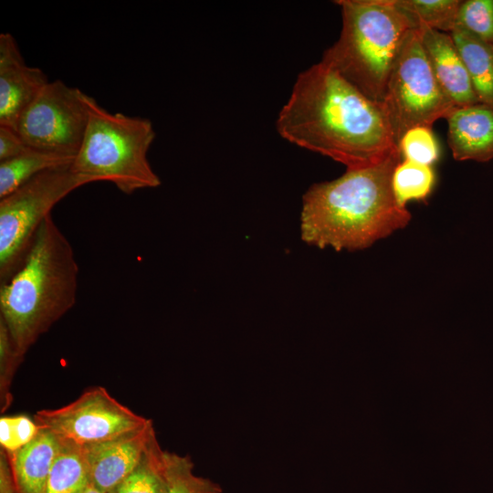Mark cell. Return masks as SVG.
Wrapping results in <instances>:
<instances>
[{
  "instance_id": "obj_21",
  "label": "cell",
  "mask_w": 493,
  "mask_h": 493,
  "mask_svg": "<svg viewBox=\"0 0 493 493\" xmlns=\"http://www.w3.org/2000/svg\"><path fill=\"white\" fill-rule=\"evenodd\" d=\"M167 488L165 493H221V487L209 478L194 473L188 456L166 451Z\"/></svg>"
},
{
  "instance_id": "obj_19",
  "label": "cell",
  "mask_w": 493,
  "mask_h": 493,
  "mask_svg": "<svg viewBox=\"0 0 493 493\" xmlns=\"http://www.w3.org/2000/svg\"><path fill=\"white\" fill-rule=\"evenodd\" d=\"M435 182L430 165L409 160L401 161L395 167L392 186L397 203L405 207L410 201H424L431 194Z\"/></svg>"
},
{
  "instance_id": "obj_1",
  "label": "cell",
  "mask_w": 493,
  "mask_h": 493,
  "mask_svg": "<svg viewBox=\"0 0 493 493\" xmlns=\"http://www.w3.org/2000/svg\"><path fill=\"white\" fill-rule=\"evenodd\" d=\"M276 127L288 142L347 169L376 165L399 150L383 104L321 61L299 73Z\"/></svg>"
},
{
  "instance_id": "obj_17",
  "label": "cell",
  "mask_w": 493,
  "mask_h": 493,
  "mask_svg": "<svg viewBox=\"0 0 493 493\" xmlns=\"http://www.w3.org/2000/svg\"><path fill=\"white\" fill-rule=\"evenodd\" d=\"M74 157L31 148L27 152L0 162V199L38 174L71 166Z\"/></svg>"
},
{
  "instance_id": "obj_11",
  "label": "cell",
  "mask_w": 493,
  "mask_h": 493,
  "mask_svg": "<svg viewBox=\"0 0 493 493\" xmlns=\"http://www.w3.org/2000/svg\"><path fill=\"white\" fill-rule=\"evenodd\" d=\"M49 82L39 68L28 66L16 38L0 34V125L16 130L25 110Z\"/></svg>"
},
{
  "instance_id": "obj_12",
  "label": "cell",
  "mask_w": 493,
  "mask_h": 493,
  "mask_svg": "<svg viewBox=\"0 0 493 493\" xmlns=\"http://www.w3.org/2000/svg\"><path fill=\"white\" fill-rule=\"evenodd\" d=\"M417 31L432 70L454 105L464 107L480 103L450 34L423 24L417 25Z\"/></svg>"
},
{
  "instance_id": "obj_16",
  "label": "cell",
  "mask_w": 493,
  "mask_h": 493,
  "mask_svg": "<svg viewBox=\"0 0 493 493\" xmlns=\"http://www.w3.org/2000/svg\"><path fill=\"white\" fill-rule=\"evenodd\" d=\"M59 439L43 493H83L92 485L83 446Z\"/></svg>"
},
{
  "instance_id": "obj_27",
  "label": "cell",
  "mask_w": 493,
  "mask_h": 493,
  "mask_svg": "<svg viewBox=\"0 0 493 493\" xmlns=\"http://www.w3.org/2000/svg\"><path fill=\"white\" fill-rule=\"evenodd\" d=\"M0 493H18L8 456L2 448L0 451Z\"/></svg>"
},
{
  "instance_id": "obj_24",
  "label": "cell",
  "mask_w": 493,
  "mask_h": 493,
  "mask_svg": "<svg viewBox=\"0 0 493 493\" xmlns=\"http://www.w3.org/2000/svg\"><path fill=\"white\" fill-rule=\"evenodd\" d=\"M24 355L16 348L8 329L0 318V408L5 412L12 404L11 384Z\"/></svg>"
},
{
  "instance_id": "obj_6",
  "label": "cell",
  "mask_w": 493,
  "mask_h": 493,
  "mask_svg": "<svg viewBox=\"0 0 493 493\" xmlns=\"http://www.w3.org/2000/svg\"><path fill=\"white\" fill-rule=\"evenodd\" d=\"M71 166L46 171L0 199V281L23 265L36 235L52 208L89 178Z\"/></svg>"
},
{
  "instance_id": "obj_22",
  "label": "cell",
  "mask_w": 493,
  "mask_h": 493,
  "mask_svg": "<svg viewBox=\"0 0 493 493\" xmlns=\"http://www.w3.org/2000/svg\"><path fill=\"white\" fill-rule=\"evenodd\" d=\"M456 25L493 47V0L461 1Z\"/></svg>"
},
{
  "instance_id": "obj_18",
  "label": "cell",
  "mask_w": 493,
  "mask_h": 493,
  "mask_svg": "<svg viewBox=\"0 0 493 493\" xmlns=\"http://www.w3.org/2000/svg\"><path fill=\"white\" fill-rule=\"evenodd\" d=\"M166 488V451L154 435L136 467L110 493H165Z\"/></svg>"
},
{
  "instance_id": "obj_2",
  "label": "cell",
  "mask_w": 493,
  "mask_h": 493,
  "mask_svg": "<svg viewBox=\"0 0 493 493\" xmlns=\"http://www.w3.org/2000/svg\"><path fill=\"white\" fill-rule=\"evenodd\" d=\"M401 157L398 150L376 165L347 169L311 185L302 199L301 239L320 248L355 251L404 227L411 214L397 203L392 186Z\"/></svg>"
},
{
  "instance_id": "obj_7",
  "label": "cell",
  "mask_w": 493,
  "mask_h": 493,
  "mask_svg": "<svg viewBox=\"0 0 493 493\" xmlns=\"http://www.w3.org/2000/svg\"><path fill=\"white\" fill-rule=\"evenodd\" d=\"M395 143L414 127L431 128L456 107L439 85L417 27L406 35L391 69L382 102Z\"/></svg>"
},
{
  "instance_id": "obj_4",
  "label": "cell",
  "mask_w": 493,
  "mask_h": 493,
  "mask_svg": "<svg viewBox=\"0 0 493 493\" xmlns=\"http://www.w3.org/2000/svg\"><path fill=\"white\" fill-rule=\"evenodd\" d=\"M342 27L321 62L370 100L382 103L391 69L417 23L394 0H340Z\"/></svg>"
},
{
  "instance_id": "obj_10",
  "label": "cell",
  "mask_w": 493,
  "mask_h": 493,
  "mask_svg": "<svg viewBox=\"0 0 493 493\" xmlns=\"http://www.w3.org/2000/svg\"><path fill=\"white\" fill-rule=\"evenodd\" d=\"M156 435L152 422L114 438L83 446L91 484L110 493L139 464Z\"/></svg>"
},
{
  "instance_id": "obj_13",
  "label": "cell",
  "mask_w": 493,
  "mask_h": 493,
  "mask_svg": "<svg viewBox=\"0 0 493 493\" xmlns=\"http://www.w3.org/2000/svg\"><path fill=\"white\" fill-rule=\"evenodd\" d=\"M447 142L457 161L479 163L493 159V109L477 103L455 107L446 118Z\"/></svg>"
},
{
  "instance_id": "obj_9",
  "label": "cell",
  "mask_w": 493,
  "mask_h": 493,
  "mask_svg": "<svg viewBox=\"0 0 493 493\" xmlns=\"http://www.w3.org/2000/svg\"><path fill=\"white\" fill-rule=\"evenodd\" d=\"M34 419L58 437L81 446L114 438L149 421L121 404L101 386L88 389L60 408L39 410Z\"/></svg>"
},
{
  "instance_id": "obj_5",
  "label": "cell",
  "mask_w": 493,
  "mask_h": 493,
  "mask_svg": "<svg viewBox=\"0 0 493 493\" xmlns=\"http://www.w3.org/2000/svg\"><path fill=\"white\" fill-rule=\"evenodd\" d=\"M86 104L87 129L71 170L92 182L114 184L127 194L160 186L147 158L156 135L152 121L110 112L88 94Z\"/></svg>"
},
{
  "instance_id": "obj_26",
  "label": "cell",
  "mask_w": 493,
  "mask_h": 493,
  "mask_svg": "<svg viewBox=\"0 0 493 493\" xmlns=\"http://www.w3.org/2000/svg\"><path fill=\"white\" fill-rule=\"evenodd\" d=\"M30 149L16 130L0 125V162L20 155Z\"/></svg>"
},
{
  "instance_id": "obj_23",
  "label": "cell",
  "mask_w": 493,
  "mask_h": 493,
  "mask_svg": "<svg viewBox=\"0 0 493 493\" xmlns=\"http://www.w3.org/2000/svg\"><path fill=\"white\" fill-rule=\"evenodd\" d=\"M401 155L421 164L432 166L440 154L438 142L428 127H414L407 131L398 144Z\"/></svg>"
},
{
  "instance_id": "obj_8",
  "label": "cell",
  "mask_w": 493,
  "mask_h": 493,
  "mask_svg": "<svg viewBox=\"0 0 493 493\" xmlns=\"http://www.w3.org/2000/svg\"><path fill=\"white\" fill-rule=\"evenodd\" d=\"M86 95L60 79L49 81L22 113L16 130L30 148L75 158L88 124Z\"/></svg>"
},
{
  "instance_id": "obj_14",
  "label": "cell",
  "mask_w": 493,
  "mask_h": 493,
  "mask_svg": "<svg viewBox=\"0 0 493 493\" xmlns=\"http://www.w3.org/2000/svg\"><path fill=\"white\" fill-rule=\"evenodd\" d=\"M59 444L57 435L41 427L30 443L6 453L18 493H43Z\"/></svg>"
},
{
  "instance_id": "obj_20",
  "label": "cell",
  "mask_w": 493,
  "mask_h": 493,
  "mask_svg": "<svg viewBox=\"0 0 493 493\" xmlns=\"http://www.w3.org/2000/svg\"><path fill=\"white\" fill-rule=\"evenodd\" d=\"M416 23L450 33L456 26L459 0H394Z\"/></svg>"
},
{
  "instance_id": "obj_15",
  "label": "cell",
  "mask_w": 493,
  "mask_h": 493,
  "mask_svg": "<svg viewBox=\"0 0 493 493\" xmlns=\"http://www.w3.org/2000/svg\"><path fill=\"white\" fill-rule=\"evenodd\" d=\"M449 34L479 102L493 109V47L459 25Z\"/></svg>"
},
{
  "instance_id": "obj_3",
  "label": "cell",
  "mask_w": 493,
  "mask_h": 493,
  "mask_svg": "<svg viewBox=\"0 0 493 493\" xmlns=\"http://www.w3.org/2000/svg\"><path fill=\"white\" fill-rule=\"evenodd\" d=\"M78 277L73 248L49 215L23 265L0 287V318L21 354L75 305Z\"/></svg>"
},
{
  "instance_id": "obj_28",
  "label": "cell",
  "mask_w": 493,
  "mask_h": 493,
  "mask_svg": "<svg viewBox=\"0 0 493 493\" xmlns=\"http://www.w3.org/2000/svg\"><path fill=\"white\" fill-rule=\"evenodd\" d=\"M83 493H102V492H100L93 485H91Z\"/></svg>"
},
{
  "instance_id": "obj_25",
  "label": "cell",
  "mask_w": 493,
  "mask_h": 493,
  "mask_svg": "<svg viewBox=\"0 0 493 493\" xmlns=\"http://www.w3.org/2000/svg\"><path fill=\"white\" fill-rule=\"evenodd\" d=\"M41 426L26 415H10L0 418V444L6 453L15 452L30 443Z\"/></svg>"
}]
</instances>
